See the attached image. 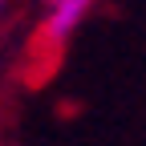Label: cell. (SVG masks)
Here are the masks:
<instances>
[{
    "instance_id": "obj_1",
    "label": "cell",
    "mask_w": 146,
    "mask_h": 146,
    "mask_svg": "<svg viewBox=\"0 0 146 146\" xmlns=\"http://www.w3.org/2000/svg\"><path fill=\"white\" fill-rule=\"evenodd\" d=\"M85 12H89V0H57V4H49L45 29H41V36H36V53H41L45 61H53L65 49V41L73 36V29L81 25Z\"/></svg>"
},
{
    "instance_id": "obj_2",
    "label": "cell",
    "mask_w": 146,
    "mask_h": 146,
    "mask_svg": "<svg viewBox=\"0 0 146 146\" xmlns=\"http://www.w3.org/2000/svg\"><path fill=\"white\" fill-rule=\"evenodd\" d=\"M49 4H57V0H49Z\"/></svg>"
}]
</instances>
